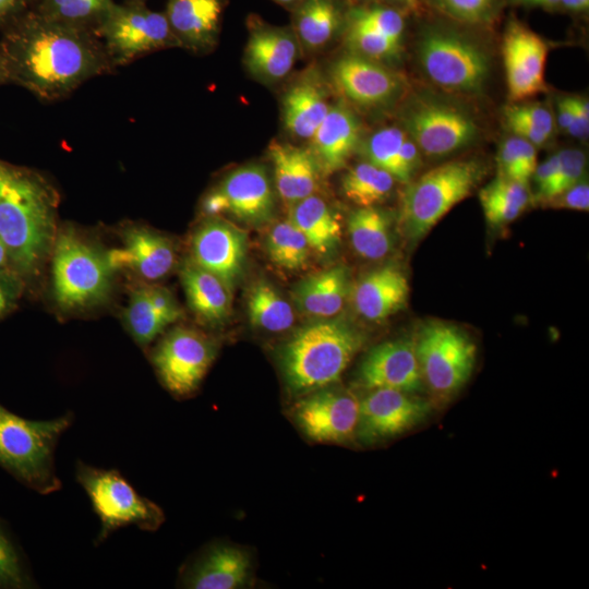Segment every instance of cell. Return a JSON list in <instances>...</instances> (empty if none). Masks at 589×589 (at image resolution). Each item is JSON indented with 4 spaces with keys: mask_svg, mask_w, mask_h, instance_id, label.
<instances>
[{
    "mask_svg": "<svg viewBox=\"0 0 589 589\" xmlns=\"http://www.w3.org/2000/svg\"><path fill=\"white\" fill-rule=\"evenodd\" d=\"M0 48L10 84L47 103L116 69L94 32L52 21L34 9L0 32Z\"/></svg>",
    "mask_w": 589,
    "mask_h": 589,
    "instance_id": "cell-1",
    "label": "cell"
},
{
    "mask_svg": "<svg viewBox=\"0 0 589 589\" xmlns=\"http://www.w3.org/2000/svg\"><path fill=\"white\" fill-rule=\"evenodd\" d=\"M60 194L40 171L0 158V240L10 267L35 293L59 229Z\"/></svg>",
    "mask_w": 589,
    "mask_h": 589,
    "instance_id": "cell-2",
    "label": "cell"
},
{
    "mask_svg": "<svg viewBox=\"0 0 589 589\" xmlns=\"http://www.w3.org/2000/svg\"><path fill=\"white\" fill-rule=\"evenodd\" d=\"M49 267L50 299L59 313L83 314L110 301L118 273L108 249L77 226L59 225Z\"/></svg>",
    "mask_w": 589,
    "mask_h": 589,
    "instance_id": "cell-3",
    "label": "cell"
},
{
    "mask_svg": "<svg viewBox=\"0 0 589 589\" xmlns=\"http://www.w3.org/2000/svg\"><path fill=\"white\" fill-rule=\"evenodd\" d=\"M364 342L363 333L337 315L299 327L278 351L287 387L305 395L336 383Z\"/></svg>",
    "mask_w": 589,
    "mask_h": 589,
    "instance_id": "cell-4",
    "label": "cell"
},
{
    "mask_svg": "<svg viewBox=\"0 0 589 589\" xmlns=\"http://www.w3.org/2000/svg\"><path fill=\"white\" fill-rule=\"evenodd\" d=\"M73 419L69 412L50 420H29L0 404V467L39 494L57 492L61 481L55 450Z\"/></svg>",
    "mask_w": 589,
    "mask_h": 589,
    "instance_id": "cell-5",
    "label": "cell"
},
{
    "mask_svg": "<svg viewBox=\"0 0 589 589\" xmlns=\"http://www.w3.org/2000/svg\"><path fill=\"white\" fill-rule=\"evenodd\" d=\"M485 169L476 159L441 164L407 183L401 199L399 226L409 244L419 242L483 178Z\"/></svg>",
    "mask_w": 589,
    "mask_h": 589,
    "instance_id": "cell-6",
    "label": "cell"
},
{
    "mask_svg": "<svg viewBox=\"0 0 589 589\" xmlns=\"http://www.w3.org/2000/svg\"><path fill=\"white\" fill-rule=\"evenodd\" d=\"M75 479L85 491L100 522L96 544L125 527L155 531L165 520L163 509L142 496L116 469H104L77 461Z\"/></svg>",
    "mask_w": 589,
    "mask_h": 589,
    "instance_id": "cell-7",
    "label": "cell"
},
{
    "mask_svg": "<svg viewBox=\"0 0 589 589\" xmlns=\"http://www.w3.org/2000/svg\"><path fill=\"white\" fill-rule=\"evenodd\" d=\"M413 339L423 383L438 400L452 398L473 372L476 344L462 328L438 320L422 324Z\"/></svg>",
    "mask_w": 589,
    "mask_h": 589,
    "instance_id": "cell-8",
    "label": "cell"
},
{
    "mask_svg": "<svg viewBox=\"0 0 589 589\" xmlns=\"http://www.w3.org/2000/svg\"><path fill=\"white\" fill-rule=\"evenodd\" d=\"M417 53L425 75L449 91L480 93L490 74L486 51L455 29L425 28L418 40Z\"/></svg>",
    "mask_w": 589,
    "mask_h": 589,
    "instance_id": "cell-9",
    "label": "cell"
},
{
    "mask_svg": "<svg viewBox=\"0 0 589 589\" xmlns=\"http://www.w3.org/2000/svg\"><path fill=\"white\" fill-rule=\"evenodd\" d=\"M95 34L115 68L155 51L180 48L164 12L151 10L146 1L116 2Z\"/></svg>",
    "mask_w": 589,
    "mask_h": 589,
    "instance_id": "cell-10",
    "label": "cell"
},
{
    "mask_svg": "<svg viewBox=\"0 0 589 589\" xmlns=\"http://www.w3.org/2000/svg\"><path fill=\"white\" fill-rule=\"evenodd\" d=\"M400 121L421 153L430 157L461 149L479 134V125L467 110L430 95L411 98L402 109Z\"/></svg>",
    "mask_w": 589,
    "mask_h": 589,
    "instance_id": "cell-11",
    "label": "cell"
},
{
    "mask_svg": "<svg viewBox=\"0 0 589 589\" xmlns=\"http://www.w3.org/2000/svg\"><path fill=\"white\" fill-rule=\"evenodd\" d=\"M203 217L224 214L236 220L260 226L275 213V192L267 169L261 164H247L227 173L201 200Z\"/></svg>",
    "mask_w": 589,
    "mask_h": 589,
    "instance_id": "cell-12",
    "label": "cell"
},
{
    "mask_svg": "<svg viewBox=\"0 0 589 589\" xmlns=\"http://www.w3.org/2000/svg\"><path fill=\"white\" fill-rule=\"evenodd\" d=\"M217 354V344L195 328L177 326L152 349L149 358L161 384L177 397L195 393Z\"/></svg>",
    "mask_w": 589,
    "mask_h": 589,
    "instance_id": "cell-13",
    "label": "cell"
},
{
    "mask_svg": "<svg viewBox=\"0 0 589 589\" xmlns=\"http://www.w3.org/2000/svg\"><path fill=\"white\" fill-rule=\"evenodd\" d=\"M291 418L313 442L346 444L356 436L359 399L348 390L325 386L303 395Z\"/></svg>",
    "mask_w": 589,
    "mask_h": 589,
    "instance_id": "cell-14",
    "label": "cell"
},
{
    "mask_svg": "<svg viewBox=\"0 0 589 589\" xmlns=\"http://www.w3.org/2000/svg\"><path fill=\"white\" fill-rule=\"evenodd\" d=\"M431 405L410 393L393 388H374L359 400L356 436L373 444L398 436L421 423Z\"/></svg>",
    "mask_w": 589,
    "mask_h": 589,
    "instance_id": "cell-15",
    "label": "cell"
},
{
    "mask_svg": "<svg viewBox=\"0 0 589 589\" xmlns=\"http://www.w3.org/2000/svg\"><path fill=\"white\" fill-rule=\"evenodd\" d=\"M121 245L108 249L117 273L128 272L136 280L156 283L168 276L177 264L171 238L143 224L127 221L120 226Z\"/></svg>",
    "mask_w": 589,
    "mask_h": 589,
    "instance_id": "cell-16",
    "label": "cell"
},
{
    "mask_svg": "<svg viewBox=\"0 0 589 589\" xmlns=\"http://www.w3.org/2000/svg\"><path fill=\"white\" fill-rule=\"evenodd\" d=\"M190 259L218 277L232 292L244 269L247 236L219 217H203L193 230Z\"/></svg>",
    "mask_w": 589,
    "mask_h": 589,
    "instance_id": "cell-17",
    "label": "cell"
},
{
    "mask_svg": "<svg viewBox=\"0 0 589 589\" xmlns=\"http://www.w3.org/2000/svg\"><path fill=\"white\" fill-rule=\"evenodd\" d=\"M329 75L340 95L362 108L388 106L402 92L401 79L396 73L378 61L356 52L336 59Z\"/></svg>",
    "mask_w": 589,
    "mask_h": 589,
    "instance_id": "cell-18",
    "label": "cell"
},
{
    "mask_svg": "<svg viewBox=\"0 0 589 589\" xmlns=\"http://www.w3.org/2000/svg\"><path fill=\"white\" fill-rule=\"evenodd\" d=\"M502 50L510 100H524L546 89L548 45L537 33L512 20L505 28Z\"/></svg>",
    "mask_w": 589,
    "mask_h": 589,
    "instance_id": "cell-19",
    "label": "cell"
},
{
    "mask_svg": "<svg viewBox=\"0 0 589 589\" xmlns=\"http://www.w3.org/2000/svg\"><path fill=\"white\" fill-rule=\"evenodd\" d=\"M248 26L243 64L249 73L264 83H275L286 77L301 47L293 29L268 24L256 15L250 16Z\"/></svg>",
    "mask_w": 589,
    "mask_h": 589,
    "instance_id": "cell-20",
    "label": "cell"
},
{
    "mask_svg": "<svg viewBox=\"0 0 589 589\" xmlns=\"http://www.w3.org/2000/svg\"><path fill=\"white\" fill-rule=\"evenodd\" d=\"M358 383L366 390L393 388L410 394L421 390L424 383L414 339L397 338L373 347L359 366Z\"/></svg>",
    "mask_w": 589,
    "mask_h": 589,
    "instance_id": "cell-21",
    "label": "cell"
},
{
    "mask_svg": "<svg viewBox=\"0 0 589 589\" xmlns=\"http://www.w3.org/2000/svg\"><path fill=\"white\" fill-rule=\"evenodd\" d=\"M182 315V309L169 289L156 283L139 281L129 292L121 318L133 340L146 347Z\"/></svg>",
    "mask_w": 589,
    "mask_h": 589,
    "instance_id": "cell-22",
    "label": "cell"
},
{
    "mask_svg": "<svg viewBox=\"0 0 589 589\" xmlns=\"http://www.w3.org/2000/svg\"><path fill=\"white\" fill-rule=\"evenodd\" d=\"M410 288L406 274L395 264H385L365 273L350 289L357 314L382 322L406 308Z\"/></svg>",
    "mask_w": 589,
    "mask_h": 589,
    "instance_id": "cell-23",
    "label": "cell"
},
{
    "mask_svg": "<svg viewBox=\"0 0 589 589\" xmlns=\"http://www.w3.org/2000/svg\"><path fill=\"white\" fill-rule=\"evenodd\" d=\"M227 0H167L164 14L180 48L212 51L218 41Z\"/></svg>",
    "mask_w": 589,
    "mask_h": 589,
    "instance_id": "cell-24",
    "label": "cell"
},
{
    "mask_svg": "<svg viewBox=\"0 0 589 589\" xmlns=\"http://www.w3.org/2000/svg\"><path fill=\"white\" fill-rule=\"evenodd\" d=\"M360 136L361 124L353 110L344 101L332 105L308 147L322 175L342 169L359 145Z\"/></svg>",
    "mask_w": 589,
    "mask_h": 589,
    "instance_id": "cell-25",
    "label": "cell"
},
{
    "mask_svg": "<svg viewBox=\"0 0 589 589\" xmlns=\"http://www.w3.org/2000/svg\"><path fill=\"white\" fill-rule=\"evenodd\" d=\"M251 557L241 548L214 544L204 550L182 574V585L192 589H237L249 584Z\"/></svg>",
    "mask_w": 589,
    "mask_h": 589,
    "instance_id": "cell-26",
    "label": "cell"
},
{
    "mask_svg": "<svg viewBox=\"0 0 589 589\" xmlns=\"http://www.w3.org/2000/svg\"><path fill=\"white\" fill-rule=\"evenodd\" d=\"M267 156L273 165L277 193L288 207L316 193L322 172L308 147L272 141Z\"/></svg>",
    "mask_w": 589,
    "mask_h": 589,
    "instance_id": "cell-27",
    "label": "cell"
},
{
    "mask_svg": "<svg viewBox=\"0 0 589 589\" xmlns=\"http://www.w3.org/2000/svg\"><path fill=\"white\" fill-rule=\"evenodd\" d=\"M330 106L321 76L311 69L296 80L283 97L284 127L292 136L310 140Z\"/></svg>",
    "mask_w": 589,
    "mask_h": 589,
    "instance_id": "cell-28",
    "label": "cell"
},
{
    "mask_svg": "<svg viewBox=\"0 0 589 589\" xmlns=\"http://www.w3.org/2000/svg\"><path fill=\"white\" fill-rule=\"evenodd\" d=\"M349 269L335 265L297 283L291 291L296 308L314 318L336 316L350 294Z\"/></svg>",
    "mask_w": 589,
    "mask_h": 589,
    "instance_id": "cell-29",
    "label": "cell"
},
{
    "mask_svg": "<svg viewBox=\"0 0 589 589\" xmlns=\"http://www.w3.org/2000/svg\"><path fill=\"white\" fill-rule=\"evenodd\" d=\"M179 277L188 305L204 324H223L231 312V291L214 274L190 257L181 264Z\"/></svg>",
    "mask_w": 589,
    "mask_h": 589,
    "instance_id": "cell-30",
    "label": "cell"
},
{
    "mask_svg": "<svg viewBox=\"0 0 589 589\" xmlns=\"http://www.w3.org/2000/svg\"><path fill=\"white\" fill-rule=\"evenodd\" d=\"M288 219L302 232L311 250L320 255H329L340 243L339 215L317 194L289 206Z\"/></svg>",
    "mask_w": 589,
    "mask_h": 589,
    "instance_id": "cell-31",
    "label": "cell"
},
{
    "mask_svg": "<svg viewBox=\"0 0 589 589\" xmlns=\"http://www.w3.org/2000/svg\"><path fill=\"white\" fill-rule=\"evenodd\" d=\"M347 230L354 252L366 260H381L394 247L392 215L376 206L358 207L348 218Z\"/></svg>",
    "mask_w": 589,
    "mask_h": 589,
    "instance_id": "cell-32",
    "label": "cell"
},
{
    "mask_svg": "<svg viewBox=\"0 0 589 589\" xmlns=\"http://www.w3.org/2000/svg\"><path fill=\"white\" fill-rule=\"evenodd\" d=\"M292 29L301 47L310 51L326 46L341 24L334 0H301L292 9Z\"/></svg>",
    "mask_w": 589,
    "mask_h": 589,
    "instance_id": "cell-33",
    "label": "cell"
},
{
    "mask_svg": "<svg viewBox=\"0 0 589 589\" xmlns=\"http://www.w3.org/2000/svg\"><path fill=\"white\" fill-rule=\"evenodd\" d=\"M485 220L493 227L510 224L519 217L531 202L527 184L496 176L479 192Z\"/></svg>",
    "mask_w": 589,
    "mask_h": 589,
    "instance_id": "cell-34",
    "label": "cell"
},
{
    "mask_svg": "<svg viewBox=\"0 0 589 589\" xmlns=\"http://www.w3.org/2000/svg\"><path fill=\"white\" fill-rule=\"evenodd\" d=\"M250 323L271 333L285 332L294 323V310L279 291L264 279L256 280L247 294Z\"/></svg>",
    "mask_w": 589,
    "mask_h": 589,
    "instance_id": "cell-35",
    "label": "cell"
},
{
    "mask_svg": "<svg viewBox=\"0 0 589 589\" xmlns=\"http://www.w3.org/2000/svg\"><path fill=\"white\" fill-rule=\"evenodd\" d=\"M395 182L389 172L365 160L342 176L341 192L358 207H373L390 196Z\"/></svg>",
    "mask_w": 589,
    "mask_h": 589,
    "instance_id": "cell-36",
    "label": "cell"
},
{
    "mask_svg": "<svg viewBox=\"0 0 589 589\" xmlns=\"http://www.w3.org/2000/svg\"><path fill=\"white\" fill-rule=\"evenodd\" d=\"M115 0H38L35 11L52 21L95 33Z\"/></svg>",
    "mask_w": 589,
    "mask_h": 589,
    "instance_id": "cell-37",
    "label": "cell"
},
{
    "mask_svg": "<svg viewBox=\"0 0 589 589\" xmlns=\"http://www.w3.org/2000/svg\"><path fill=\"white\" fill-rule=\"evenodd\" d=\"M265 247L269 260L286 271H300L308 264L311 248L289 219L274 224L267 232Z\"/></svg>",
    "mask_w": 589,
    "mask_h": 589,
    "instance_id": "cell-38",
    "label": "cell"
},
{
    "mask_svg": "<svg viewBox=\"0 0 589 589\" xmlns=\"http://www.w3.org/2000/svg\"><path fill=\"white\" fill-rule=\"evenodd\" d=\"M537 165V149L532 143L515 135L501 144L497 175L528 184Z\"/></svg>",
    "mask_w": 589,
    "mask_h": 589,
    "instance_id": "cell-39",
    "label": "cell"
},
{
    "mask_svg": "<svg viewBox=\"0 0 589 589\" xmlns=\"http://www.w3.org/2000/svg\"><path fill=\"white\" fill-rule=\"evenodd\" d=\"M346 41L353 52L376 61L396 58L401 48L382 33L351 17H348Z\"/></svg>",
    "mask_w": 589,
    "mask_h": 589,
    "instance_id": "cell-40",
    "label": "cell"
},
{
    "mask_svg": "<svg viewBox=\"0 0 589 589\" xmlns=\"http://www.w3.org/2000/svg\"><path fill=\"white\" fill-rule=\"evenodd\" d=\"M406 136V131L398 127L377 130L363 144L366 160L389 172L397 181L398 156Z\"/></svg>",
    "mask_w": 589,
    "mask_h": 589,
    "instance_id": "cell-41",
    "label": "cell"
},
{
    "mask_svg": "<svg viewBox=\"0 0 589 589\" xmlns=\"http://www.w3.org/2000/svg\"><path fill=\"white\" fill-rule=\"evenodd\" d=\"M503 0H429L443 15L469 25H483L494 21Z\"/></svg>",
    "mask_w": 589,
    "mask_h": 589,
    "instance_id": "cell-42",
    "label": "cell"
},
{
    "mask_svg": "<svg viewBox=\"0 0 589 589\" xmlns=\"http://www.w3.org/2000/svg\"><path fill=\"white\" fill-rule=\"evenodd\" d=\"M0 581L4 589H24L33 585L21 551L0 522Z\"/></svg>",
    "mask_w": 589,
    "mask_h": 589,
    "instance_id": "cell-43",
    "label": "cell"
},
{
    "mask_svg": "<svg viewBox=\"0 0 589 589\" xmlns=\"http://www.w3.org/2000/svg\"><path fill=\"white\" fill-rule=\"evenodd\" d=\"M348 17L357 20L401 45L405 20L395 9L386 7L357 8Z\"/></svg>",
    "mask_w": 589,
    "mask_h": 589,
    "instance_id": "cell-44",
    "label": "cell"
},
{
    "mask_svg": "<svg viewBox=\"0 0 589 589\" xmlns=\"http://www.w3.org/2000/svg\"><path fill=\"white\" fill-rule=\"evenodd\" d=\"M557 155L558 169L556 178L545 202L579 182L585 171L586 156L582 151L566 148L558 152Z\"/></svg>",
    "mask_w": 589,
    "mask_h": 589,
    "instance_id": "cell-45",
    "label": "cell"
},
{
    "mask_svg": "<svg viewBox=\"0 0 589 589\" xmlns=\"http://www.w3.org/2000/svg\"><path fill=\"white\" fill-rule=\"evenodd\" d=\"M504 119H514L526 122L531 127L552 136L554 131V117L552 112L541 104H515L504 110Z\"/></svg>",
    "mask_w": 589,
    "mask_h": 589,
    "instance_id": "cell-46",
    "label": "cell"
},
{
    "mask_svg": "<svg viewBox=\"0 0 589 589\" xmlns=\"http://www.w3.org/2000/svg\"><path fill=\"white\" fill-rule=\"evenodd\" d=\"M26 294L21 277L12 269L0 271V320L12 313Z\"/></svg>",
    "mask_w": 589,
    "mask_h": 589,
    "instance_id": "cell-47",
    "label": "cell"
},
{
    "mask_svg": "<svg viewBox=\"0 0 589 589\" xmlns=\"http://www.w3.org/2000/svg\"><path fill=\"white\" fill-rule=\"evenodd\" d=\"M421 154L418 145L407 134L400 146L398 156V182L407 184L413 180V177L421 166Z\"/></svg>",
    "mask_w": 589,
    "mask_h": 589,
    "instance_id": "cell-48",
    "label": "cell"
},
{
    "mask_svg": "<svg viewBox=\"0 0 589 589\" xmlns=\"http://www.w3.org/2000/svg\"><path fill=\"white\" fill-rule=\"evenodd\" d=\"M555 208H567L587 212L589 209V185L585 180H580L568 190L550 199L544 203Z\"/></svg>",
    "mask_w": 589,
    "mask_h": 589,
    "instance_id": "cell-49",
    "label": "cell"
},
{
    "mask_svg": "<svg viewBox=\"0 0 589 589\" xmlns=\"http://www.w3.org/2000/svg\"><path fill=\"white\" fill-rule=\"evenodd\" d=\"M558 169V155L548 157L542 164L537 165L532 175L537 187L536 200L544 203L555 181Z\"/></svg>",
    "mask_w": 589,
    "mask_h": 589,
    "instance_id": "cell-50",
    "label": "cell"
},
{
    "mask_svg": "<svg viewBox=\"0 0 589 589\" xmlns=\"http://www.w3.org/2000/svg\"><path fill=\"white\" fill-rule=\"evenodd\" d=\"M37 2L38 0H0V32L35 9Z\"/></svg>",
    "mask_w": 589,
    "mask_h": 589,
    "instance_id": "cell-51",
    "label": "cell"
},
{
    "mask_svg": "<svg viewBox=\"0 0 589 589\" xmlns=\"http://www.w3.org/2000/svg\"><path fill=\"white\" fill-rule=\"evenodd\" d=\"M573 118L567 131L577 139H585L589 131L588 100L580 97H572Z\"/></svg>",
    "mask_w": 589,
    "mask_h": 589,
    "instance_id": "cell-52",
    "label": "cell"
},
{
    "mask_svg": "<svg viewBox=\"0 0 589 589\" xmlns=\"http://www.w3.org/2000/svg\"><path fill=\"white\" fill-rule=\"evenodd\" d=\"M505 122L514 135L532 143L534 146L543 145L550 139L546 134L526 122L514 119H505Z\"/></svg>",
    "mask_w": 589,
    "mask_h": 589,
    "instance_id": "cell-53",
    "label": "cell"
},
{
    "mask_svg": "<svg viewBox=\"0 0 589 589\" xmlns=\"http://www.w3.org/2000/svg\"><path fill=\"white\" fill-rule=\"evenodd\" d=\"M558 108V124L561 129L569 128L573 118V100L572 97H565L557 101Z\"/></svg>",
    "mask_w": 589,
    "mask_h": 589,
    "instance_id": "cell-54",
    "label": "cell"
},
{
    "mask_svg": "<svg viewBox=\"0 0 589 589\" xmlns=\"http://www.w3.org/2000/svg\"><path fill=\"white\" fill-rule=\"evenodd\" d=\"M565 9L574 12L586 11L589 7V0H560Z\"/></svg>",
    "mask_w": 589,
    "mask_h": 589,
    "instance_id": "cell-55",
    "label": "cell"
},
{
    "mask_svg": "<svg viewBox=\"0 0 589 589\" xmlns=\"http://www.w3.org/2000/svg\"><path fill=\"white\" fill-rule=\"evenodd\" d=\"M513 2L522 5L544 8H553L560 4V0H513Z\"/></svg>",
    "mask_w": 589,
    "mask_h": 589,
    "instance_id": "cell-56",
    "label": "cell"
},
{
    "mask_svg": "<svg viewBox=\"0 0 589 589\" xmlns=\"http://www.w3.org/2000/svg\"><path fill=\"white\" fill-rule=\"evenodd\" d=\"M3 269H11V267L7 249L0 240V271Z\"/></svg>",
    "mask_w": 589,
    "mask_h": 589,
    "instance_id": "cell-57",
    "label": "cell"
},
{
    "mask_svg": "<svg viewBox=\"0 0 589 589\" xmlns=\"http://www.w3.org/2000/svg\"><path fill=\"white\" fill-rule=\"evenodd\" d=\"M10 84L4 58L0 48V85Z\"/></svg>",
    "mask_w": 589,
    "mask_h": 589,
    "instance_id": "cell-58",
    "label": "cell"
},
{
    "mask_svg": "<svg viewBox=\"0 0 589 589\" xmlns=\"http://www.w3.org/2000/svg\"><path fill=\"white\" fill-rule=\"evenodd\" d=\"M274 2L292 10L301 0H273Z\"/></svg>",
    "mask_w": 589,
    "mask_h": 589,
    "instance_id": "cell-59",
    "label": "cell"
},
{
    "mask_svg": "<svg viewBox=\"0 0 589 589\" xmlns=\"http://www.w3.org/2000/svg\"><path fill=\"white\" fill-rule=\"evenodd\" d=\"M393 1L407 2V3L410 4V5H414V4H416V0H393Z\"/></svg>",
    "mask_w": 589,
    "mask_h": 589,
    "instance_id": "cell-60",
    "label": "cell"
},
{
    "mask_svg": "<svg viewBox=\"0 0 589 589\" xmlns=\"http://www.w3.org/2000/svg\"><path fill=\"white\" fill-rule=\"evenodd\" d=\"M0 589H4L3 586H2V584H1V581H0Z\"/></svg>",
    "mask_w": 589,
    "mask_h": 589,
    "instance_id": "cell-61",
    "label": "cell"
},
{
    "mask_svg": "<svg viewBox=\"0 0 589 589\" xmlns=\"http://www.w3.org/2000/svg\"><path fill=\"white\" fill-rule=\"evenodd\" d=\"M134 1H146V0H134Z\"/></svg>",
    "mask_w": 589,
    "mask_h": 589,
    "instance_id": "cell-62",
    "label": "cell"
}]
</instances>
